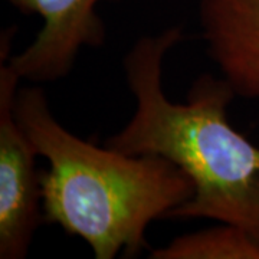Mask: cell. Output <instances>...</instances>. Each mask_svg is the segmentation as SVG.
Segmentation results:
<instances>
[{"instance_id": "1", "label": "cell", "mask_w": 259, "mask_h": 259, "mask_svg": "<svg viewBox=\"0 0 259 259\" xmlns=\"http://www.w3.org/2000/svg\"><path fill=\"white\" fill-rule=\"evenodd\" d=\"M182 39V26H173L140 37L130 49L124 69L137 108L105 146L130 156L164 157L192 180V199L167 219H214L241 228L259 243V147L228 120L235 90L225 78L206 74L183 104L163 93V59Z\"/></svg>"}, {"instance_id": "2", "label": "cell", "mask_w": 259, "mask_h": 259, "mask_svg": "<svg viewBox=\"0 0 259 259\" xmlns=\"http://www.w3.org/2000/svg\"><path fill=\"white\" fill-rule=\"evenodd\" d=\"M15 117L49 167L40 171L48 223L87 242L97 259L133 258L147 249L146 232L194 194L192 180L160 156H130L65 130L37 87L18 90Z\"/></svg>"}, {"instance_id": "3", "label": "cell", "mask_w": 259, "mask_h": 259, "mask_svg": "<svg viewBox=\"0 0 259 259\" xmlns=\"http://www.w3.org/2000/svg\"><path fill=\"white\" fill-rule=\"evenodd\" d=\"M16 28L0 36V259H23L40 225L42 190L39 156L15 117L19 76L9 65Z\"/></svg>"}, {"instance_id": "4", "label": "cell", "mask_w": 259, "mask_h": 259, "mask_svg": "<svg viewBox=\"0 0 259 259\" xmlns=\"http://www.w3.org/2000/svg\"><path fill=\"white\" fill-rule=\"evenodd\" d=\"M8 2L25 15L44 19L36 39L19 55H9V65L20 79L58 81L69 74L81 48H100L105 40V26L95 10L102 0Z\"/></svg>"}, {"instance_id": "5", "label": "cell", "mask_w": 259, "mask_h": 259, "mask_svg": "<svg viewBox=\"0 0 259 259\" xmlns=\"http://www.w3.org/2000/svg\"><path fill=\"white\" fill-rule=\"evenodd\" d=\"M200 26L236 95L259 102V0H200Z\"/></svg>"}, {"instance_id": "6", "label": "cell", "mask_w": 259, "mask_h": 259, "mask_svg": "<svg viewBox=\"0 0 259 259\" xmlns=\"http://www.w3.org/2000/svg\"><path fill=\"white\" fill-rule=\"evenodd\" d=\"M151 259H259V243L229 223L187 233L167 246L151 250Z\"/></svg>"}]
</instances>
